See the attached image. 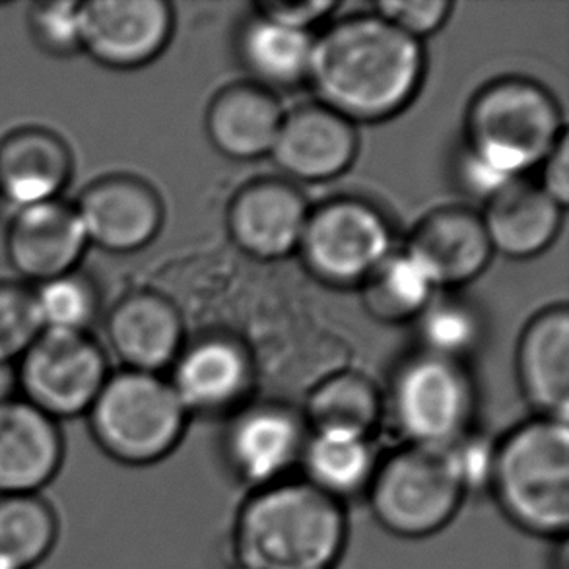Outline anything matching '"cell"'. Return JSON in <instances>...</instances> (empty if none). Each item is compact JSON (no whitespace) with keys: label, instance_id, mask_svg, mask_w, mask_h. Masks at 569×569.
Instances as JSON below:
<instances>
[{"label":"cell","instance_id":"cell-1","mask_svg":"<svg viewBox=\"0 0 569 569\" xmlns=\"http://www.w3.org/2000/svg\"><path fill=\"white\" fill-rule=\"evenodd\" d=\"M422 69L416 39L379 16H358L316 39L309 80L325 108L348 121H379L412 100Z\"/></svg>","mask_w":569,"mask_h":569},{"label":"cell","instance_id":"cell-2","mask_svg":"<svg viewBox=\"0 0 569 569\" xmlns=\"http://www.w3.org/2000/svg\"><path fill=\"white\" fill-rule=\"evenodd\" d=\"M347 503L303 478L249 493L231 527L239 569H337L347 552Z\"/></svg>","mask_w":569,"mask_h":569},{"label":"cell","instance_id":"cell-3","mask_svg":"<svg viewBox=\"0 0 569 569\" xmlns=\"http://www.w3.org/2000/svg\"><path fill=\"white\" fill-rule=\"evenodd\" d=\"M488 490L517 529L566 539L569 527L568 422L539 418L493 446Z\"/></svg>","mask_w":569,"mask_h":569},{"label":"cell","instance_id":"cell-4","mask_svg":"<svg viewBox=\"0 0 569 569\" xmlns=\"http://www.w3.org/2000/svg\"><path fill=\"white\" fill-rule=\"evenodd\" d=\"M84 418L93 441L113 461L150 467L173 453L189 412L158 373L121 370L109 373Z\"/></svg>","mask_w":569,"mask_h":569},{"label":"cell","instance_id":"cell-5","mask_svg":"<svg viewBox=\"0 0 569 569\" xmlns=\"http://www.w3.org/2000/svg\"><path fill=\"white\" fill-rule=\"evenodd\" d=\"M563 134L558 106L542 88L525 80H503L488 86L472 101L465 154L513 183L545 162Z\"/></svg>","mask_w":569,"mask_h":569},{"label":"cell","instance_id":"cell-6","mask_svg":"<svg viewBox=\"0 0 569 569\" xmlns=\"http://www.w3.org/2000/svg\"><path fill=\"white\" fill-rule=\"evenodd\" d=\"M467 496L451 449L408 446L379 461L366 500L385 531L418 540L453 523Z\"/></svg>","mask_w":569,"mask_h":569},{"label":"cell","instance_id":"cell-7","mask_svg":"<svg viewBox=\"0 0 569 569\" xmlns=\"http://www.w3.org/2000/svg\"><path fill=\"white\" fill-rule=\"evenodd\" d=\"M108 356L92 335L39 332L16 362L18 397L54 422L84 418L109 378Z\"/></svg>","mask_w":569,"mask_h":569},{"label":"cell","instance_id":"cell-8","mask_svg":"<svg viewBox=\"0 0 569 569\" xmlns=\"http://www.w3.org/2000/svg\"><path fill=\"white\" fill-rule=\"evenodd\" d=\"M392 416L408 446L449 449L470 436L475 395L455 360L423 356L400 371Z\"/></svg>","mask_w":569,"mask_h":569},{"label":"cell","instance_id":"cell-9","mask_svg":"<svg viewBox=\"0 0 569 569\" xmlns=\"http://www.w3.org/2000/svg\"><path fill=\"white\" fill-rule=\"evenodd\" d=\"M300 247L321 280L355 284L391 254V231L383 216L360 200H335L308 216Z\"/></svg>","mask_w":569,"mask_h":569},{"label":"cell","instance_id":"cell-10","mask_svg":"<svg viewBox=\"0 0 569 569\" xmlns=\"http://www.w3.org/2000/svg\"><path fill=\"white\" fill-rule=\"evenodd\" d=\"M171 28V7L162 0L82 2V53L106 69H139L154 61L168 46Z\"/></svg>","mask_w":569,"mask_h":569},{"label":"cell","instance_id":"cell-11","mask_svg":"<svg viewBox=\"0 0 569 569\" xmlns=\"http://www.w3.org/2000/svg\"><path fill=\"white\" fill-rule=\"evenodd\" d=\"M88 249L74 202L59 199L10 212L4 251L23 284H39L80 269Z\"/></svg>","mask_w":569,"mask_h":569},{"label":"cell","instance_id":"cell-12","mask_svg":"<svg viewBox=\"0 0 569 569\" xmlns=\"http://www.w3.org/2000/svg\"><path fill=\"white\" fill-rule=\"evenodd\" d=\"M90 247L108 253H134L162 228V200L142 179L106 176L74 200Z\"/></svg>","mask_w":569,"mask_h":569},{"label":"cell","instance_id":"cell-13","mask_svg":"<svg viewBox=\"0 0 569 569\" xmlns=\"http://www.w3.org/2000/svg\"><path fill=\"white\" fill-rule=\"evenodd\" d=\"M308 436L301 418L286 408H251L228 431L230 469L251 492L288 480L301 465Z\"/></svg>","mask_w":569,"mask_h":569},{"label":"cell","instance_id":"cell-14","mask_svg":"<svg viewBox=\"0 0 569 569\" xmlns=\"http://www.w3.org/2000/svg\"><path fill=\"white\" fill-rule=\"evenodd\" d=\"M62 462L61 423L20 397L0 405V496L43 493Z\"/></svg>","mask_w":569,"mask_h":569},{"label":"cell","instance_id":"cell-15","mask_svg":"<svg viewBox=\"0 0 569 569\" xmlns=\"http://www.w3.org/2000/svg\"><path fill=\"white\" fill-rule=\"evenodd\" d=\"M72 171V150L57 132L20 127L0 140V199L10 212L62 199Z\"/></svg>","mask_w":569,"mask_h":569},{"label":"cell","instance_id":"cell-16","mask_svg":"<svg viewBox=\"0 0 569 569\" xmlns=\"http://www.w3.org/2000/svg\"><path fill=\"white\" fill-rule=\"evenodd\" d=\"M358 148L355 127L329 108H301L282 119L270 154L292 178L323 181L352 163Z\"/></svg>","mask_w":569,"mask_h":569},{"label":"cell","instance_id":"cell-17","mask_svg":"<svg viewBox=\"0 0 569 569\" xmlns=\"http://www.w3.org/2000/svg\"><path fill=\"white\" fill-rule=\"evenodd\" d=\"M106 337L124 370L158 373L178 358L183 327L166 298L134 292L109 311Z\"/></svg>","mask_w":569,"mask_h":569},{"label":"cell","instance_id":"cell-18","mask_svg":"<svg viewBox=\"0 0 569 569\" xmlns=\"http://www.w3.org/2000/svg\"><path fill=\"white\" fill-rule=\"evenodd\" d=\"M306 222V200L280 181L246 187L233 200L228 218L236 243L261 259H278L300 247Z\"/></svg>","mask_w":569,"mask_h":569},{"label":"cell","instance_id":"cell-19","mask_svg":"<svg viewBox=\"0 0 569 569\" xmlns=\"http://www.w3.org/2000/svg\"><path fill=\"white\" fill-rule=\"evenodd\" d=\"M438 286L465 284L490 261L492 246L485 223L469 210H439L428 216L407 249Z\"/></svg>","mask_w":569,"mask_h":569},{"label":"cell","instance_id":"cell-20","mask_svg":"<svg viewBox=\"0 0 569 569\" xmlns=\"http://www.w3.org/2000/svg\"><path fill=\"white\" fill-rule=\"evenodd\" d=\"M519 378L540 418L568 422V309H550L527 327L519 345Z\"/></svg>","mask_w":569,"mask_h":569},{"label":"cell","instance_id":"cell-21","mask_svg":"<svg viewBox=\"0 0 569 569\" xmlns=\"http://www.w3.org/2000/svg\"><path fill=\"white\" fill-rule=\"evenodd\" d=\"M563 208L521 179L490 200L485 230L492 249L516 259L545 251L562 226Z\"/></svg>","mask_w":569,"mask_h":569},{"label":"cell","instance_id":"cell-22","mask_svg":"<svg viewBox=\"0 0 569 569\" xmlns=\"http://www.w3.org/2000/svg\"><path fill=\"white\" fill-rule=\"evenodd\" d=\"M170 385L189 415L222 412L243 399L249 366L236 345L207 340L179 358Z\"/></svg>","mask_w":569,"mask_h":569},{"label":"cell","instance_id":"cell-23","mask_svg":"<svg viewBox=\"0 0 569 569\" xmlns=\"http://www.w3.org/2000/svg\"><path fill=\"white\" fill-rule=\"evenodd\" d=\"M282 119L272 96L254 86H236L210 106L208 134L223 154L253 160L270 154Z\"/></svg>","mask_w":569,"mask_h":569},{"label":"cell","instance_id":"cell-24","mask_svg":"<svg viewBox=\"0 0 569 569\" xmlns=\"http://www.w3.org/2000/svg\"><path fill=\"white\" fill-rule=\"evenodd\" d=\"M379 459L371 439L348 431H309L301 455L303 480L347 503L366 496Z\"/></svg>","mask_w":569,"mask_h":569},{"label":"cell","instance_id":"cell-25","mask_svg":"<svg viewBox=\"0 0 569 569\" xmlns=\"http://www.w3.org/2000/svg\"><path fill=\"white\" fill-rule=\"evenodd\" d=\"M61 523L43 493L0 496V569H38L53 555Z\"/></svg>","mask_w":569,"mask_h":569},{"label":"cell","instance_id":"cell-26","mask_svg":"<svg viewBox=\"0 0 569 569\" xmlns=\"http://www.w3.org/2000/svg\"><path fill=\"white\" fill-rule=\"evenodd\" d=\"M316 38L257 16L241 36V57L253 77L270 86H296L309 78Z\"/></svg>","mask_w":569,"mask_h":569},{"label":"cell","instance_id":"cell-27","mask_svg":"<svg viewBox=\"0 0 569 569\" xmlns=\"http://www.w3.org/2000/svg\"><path fill=\"white\" fill-rule=\"evenodd\" d=\"M381 418V400L368 379L342 373L319 385L309 397V431H348L371 438Z\"/></svg>","mask_w":569,"mask_h":569},{"label":"cell","instance_id":"cell-28","mask_svg":"<svg viewBox=\"0 0 569 569\" xmlns=\"http://www.w3.org/2000/svg\"><path fill=\"white\" fill-rule=\"evenodd\" d=\"M30 288L41 332L90 335L100 319V288L80 269Z\"/></svg>","mask_w":569,"mask_h":569},{"label":"cell","instance_id":"cell-29","mask_svg":"<svg viewBox=\"0 0 569 569\" xmlns=\"http://www.w3.org/2000/svg\"><path fill=\"white\" fill-rule=\"evenodd\" d=\"M366 303L371 313L399 321L423 311L430 303L436 284L422 264L405 251L389 254L378 269L366 278Z\"/></svg>","mask_w":569,"mask_h":569},{"label":"cell","instance_id":"cell-30","mask_svg":"<svg viewBox=\"0 0 569 569\" xmlns=\"http://www.w3.org/2000/svg\"><path fill=\"white\" fill-rule=\"evenodd\" d=\"M26 26L39 51L69 59L82 53V2L77 0H47L28 7Z\"/></svg>","mask_w":569,"mask_h":569},{"label":"cell","instance_id":"cell-31","mask_svg":"<svg viewBox=\"0 0 569 569\" xmlns=\"http://www.w3.org/2000/svg\"><path fill=\"white\" fill-rule=\"evenodd\" d=\"M420 331L431 356L453 360L477 345V317L459 303L443 301L423 309Z\"/></svg>","mask_w":569,"mask_h":569},{"label":"cell","instance_id":"cell-32","mask_svg":"<svg viewBox=\"0 0 569 569\" xmlns=\"http://www.w3.org/2000/svg\"><path fill=\"white\" fill-rule=\"evenodd\" d=\"M39 332L30 286L0 280V360L18 362Z\"/></svg>","mask_w":569,"mask_h":569},{"label":"cell","instance_id":"cell-33","mask_svg":"<svg viewBox=\"0 0 569 569\" xmlns=\"http://www.w3.org/2000/svg\"><path fill=\"white\" fill-rule=\"evenodd\" d=\"M447 0H387L379 2V18L408 38L418 39L438 31L449 16Z\"/></svg>","mask_w":569,"mask_h":569},{"label":"cell","instance_id":"cell-34","mask_svg":"<svg viewBox=\"0 0 569 569\" xmlns=\"http://www.w3.org/2000/svg\"><path fill=\"white\" fill-rule=\"evenodd\" d=\"M259 14L264 20L284 26L290 30L309 31L313 23L332 12L337 2L331 0H309V2H282V0H269L257 4Z\"/></svg>","mask_w":569,"mask_h":569},{"label":"cell","instance_id":"cell-35","mask_svg":"<svg viewBox=\"0 0 569 569\" xmlns=\"http://www.w3.org/2000/svg\"><path fill=\"white\" fill-rule=\"evenodd\" d=\"M542 191L547 192L556 204L566 207L569 200V144L568 134L558 140L555 150L545 160Z\"/></svg>","mask_w":569,"mask_h":569},{"label":"cell","instance_id":"cell-36","mask_svg":"<svg viewBox=\"0 0 569 569\" xmlns=\"http://www.w3.org/2000/svg\"><path fill=\"white\" fill-rule=\"evenodd\" d=\"M18 397V379H16V363L0 360V405Z\"/></svg>","mask_w":569,"mask_h":569}]
</instances>
